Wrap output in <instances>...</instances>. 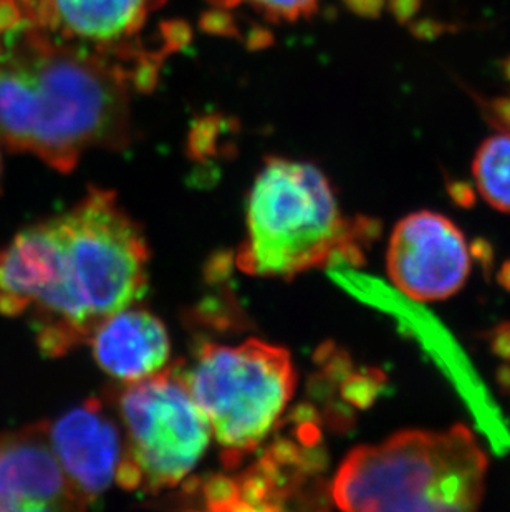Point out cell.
<instances>
[{
  "mask_svg": "<svg viewBox=\"0 0 510 512\" xmlns=\"http://www.w3.org/2000/svg\"><path fill=\"white\" fill-rule=\"evenodd\" d=\"M130 58L68 42L27 17L0 32V143L70 173L93 148L130 143Z\"/></svg>",
  "mask_w": 510,
  "mask_h": 512,
  "instance_id": "obj_1",
  "label": "cell"
},
{
  "mask_svg": "<svg viewBox=\"0 0 510 512\" xmlns=\"http://www.w3.org/2000/svg\"><path fill=\"white\" fill-rule=\"evenodd\" d=\"M53 223L57 274L30 310L42 353L62 357L87 342L106 317L145 295L150 249L140 226L105 189H90Z\"/></svg>",
  "mask_w": 510,
  "mask_h": 512,
  "instance_id": "obj_2",
  "label": "cell"
},
{
  "mask_svg": "<svg viewBox=\"0 0 510 512\" xmlns=\"http://www.w3.org/2000/svg\"><path fill=\"white\" fill-rule=\"evenodd\" d=\"M487 468L486 453L467 426L398 431L380 445L350 451L330 499L343 511H476Z\"/></svg>",
  "mask_w": 510,
  "mask_h": 512,
  "instance_id": "obj_3",
  "label": "cell"
},
{
  "mask_svg": "<svg viewBox=\"0 0 510 512\" xmlns=\"http://www.w3.org/2000/svg\"><path fill=\"white\" fill-rule=\"evenodd\" d=\"M348 242L360 244L355 219L343 218L325 174L308 163L267 158L249 194L239 269L251 276L294 277L330 266Z\"/></svg>",
  "mask_w": 510,
  "mask_h": 512,
  "instance_id": "obj_4",
  "label": "cell"
},
{
  "mask_svg": "<svg viewBox=\"0 0 510 512\" xmlns=\"http://www.w3.org/2000/svg\"><path fill=\"white\" fill-rule=\"evenodd\" d=\"M181 377L231 469L264 443L297 385L290 353L255 339L206 343Z\"/></svg>",
  "mask_w": 510,
  "mask_h": 512,
  "instance_id": "obj_5",
  "label": "cell"
},
{
  "mask_svg": "<svg viewBox=\"0 0 510 512\" xmlns=\"http://www.w3.org/2000/svg\"><path fill=\"white\" fill-rule=\"evenodd\" d=\"M125 450L116 483L128 491L174 488L198 466L211 428L178 367L128 383L118 400Z\"/></svg>",
  "mask_w": 510,
  "mask_h": 512,
  "instance_id": "obj_6",
  "label": "cell"
},
{
  "mask_svg": "<svg viewBox=\"0 0 510 512\" xmlns=\"http://www.w3.org/2000/svg\"><path fill=\"white\" fill-rule=\"evenodd\" d=\"M471 267L464 234L443 214L418 211L393 229L386 271L409 299L436 302L453 297L466 284Z\"/></svg>",
  "mask_w": 510,
  "mask_h": 512,
  "instance_id": "obj_7",
  "label": "cell"
},
{
  "mask_svg": "<svg viewBox=\"0 0 510 512\" xmlns=\"http://www.w3.org/2000/svg\"><path fill=\"white\" fill-rule=\"evenodd\" d=\"M317 411H304V425L297 430L299 440H277L264 458L237 478L214 476L203 488L204 501L211 509H267L287 508L294 496L307 489L317 474L327 466V455L320 446V430L313 425Z\"/></svg>",
  "mask_w": 510,
  "mask_h": 512,
  "instance_id": "obj_8",
  "label": "cell"
},
{
  "mask_svg": "<svg viewBox=\"0 0 510 512\" xmlns=\"http://www.w3.org/2000/svg\"><path fill=\"white\" fill-rule=\"evenodd\" d=\"M87 509L53 453L49 423L0 435V512Z\"/></svg>",
  "mask_w": 510,
  "mask_h": 512,
  "instance_id": "obj_9",
  "label": "cell"
},
{
  "mask_svg": "<svg viewBox=\"0 0 510 512\" xmlns=\"http://www.w3.org/2000/svg\"><path fill=\"white\" fill-rule=\"evenodd\" d=\"M53 453L85 506H92L116 483L125 436L120 421L97 398L49 423Z\"/></svg>",
  "mask_w": 510,
  "mask_h": 512,
  "instance_id": "obj_10",
  "label": "cell"
},
{
  "mask_svg": "<svg viewBox=\"0 0 510 512\" xmlns=\"http://www.w3.org/2000/svg\"><path fill=\"white\" fill-rule=\"evenodd\" d=\"M166 0H34L24 5L34 24L68 42L111 50L135 42Z\"/></svg>",
  "mask_w": 510,
  "mask_h": 512,
  "instance_id": "obj_11",
  "label": "cell"
},
{
  "mask_svg": "<svg viewBox=\"0 0 510 512\" xmlns=\"http://www.w3.org/2000/svg\"><path fill=\"white\" fill-rule=\"evenodd\" d=\"M93 357L121 382L135 383L166 368L171 343L163 322L143 309H126L103 320L90 335Z\"/></svg>",
  "mask_w": 510,
  "mask_h": 512,
  "instance_id": "obj_12",
  "label": "cell"
},
{
  "mask_svg": "<svg viewBox=\"0 0 510 512\" xmlns=\"http://www.w3.org/2000/svg\"><path fill=\"white\" fill-rule=\"evenodd\" d=\"M58 236L53 219L19 232L0 251V314H27L52 287Z\"/></svg>",
  "mask_w": 510,
  "mask_h": 512,
  "instance_id": "obj_13",
  "label": "cell"
},
{
  "mask_svg": "<svg viewBox=\"0 0 510 512\" xmlns=\"http://www.w3.org/2000/svg\"><path fill=\"white\" fill-rule=\"evenodd\" d=\"M472 174L484 201L510 214V131L482 143L472 163Z\"/></svg>",
  "mask_w": 510,
  "mask_h": 512,
  "instance_id": "obj_14",
  "label": "cell"
},
{
  "mask_svg": "<svg viewBox=\"0 0 510 512\" xmlns=\"http://www.w3.org/2000/svg\"><path fill=\"white\" fill-rule=\"evenodd\" d=\"M211 4L221 10L247 4L270 22H295L310 17L317 10L318 0H211Z\"/></svg>",
  "mask_w": 510,
  "mask_h": 512,
  "instance_id": "obj_15",
  "label": "cell"
},
{
  "mask_svg": "<svg viewBox=\"0 0 510 512\" xmlns=\"http://www.w3.org/2000/svg\"><path fill=\"white\" fill-rule=\"evenodd\" d=\"M386 385L385 373L378 368H368L363 373L348 375L342 383V397L350 405L366 410L375 403L381 390Z\"/></svg>",
  "mask_w": 510,
  "mask_h": 512,
  "instance_id": "obj_16",
  "label": "cell"
},
{
  "mask_svg": "<svg viewBox=\"0 0 510 512\" xmlns=\"http://www.w3.org/2000/svg\"><path fill=\"white\" fill-rule=\"evenodd\" d=\"M469 254H471V259L479 262L484 276L489 279L492 269H494V261H496V254H494V247H492L491 242L484 239V237H477L469 246Z\"/></svg>",
  "mask_w": 510,
  "mask_h": 512,
  "instance_id": "obj_17",
  "label": "cell"
},
{
  "mask_svg": "<svg viewBox=\"0 0 510 512\" xmlns=\"http://www.w3.org/2000/svg\"><path fill=\"white\" fill-rule=\"evenodd\" d=\"M489 347L496 357L510 362V322H502L489 332Z\"/></svg>",
  "mask_w": 510,
  "mask_h": 512,
  "instance_id": "obj_18",
  "label": "cell"
},
{
  "mask_svg": "<svg viewBox=\"0 0 510 512\" xmlns=\"http://www.w3.org/2000/svg\"><path fill=\"white\" fill-rule=\"evenodd\" d=\"M446 189H448L449 198L453 199L456 206L462 209L474 208L477 196L471 184L466 181H448Z\"/></svg>",
  "mask_w": 510,
  "mask_h": 512,
  "instance_id": "obj_19",
  "label": "cell"
},
{
  "mask_svg": "<svg viewBox=\"0 0 510 512\" xmlns=\"http://www.w3.org/2000/svg\"><path fill=\"white\" fill-rule=\"evenodd\" d=\"M487 115L491 120V125L496 126L499 130H509L510 128V98H501L487 108Z\"/></svg>",
  "mask_w": 510,
  "mask_h": 512,
  "instance_id": "obj_20",
  "label": "cell"
},
{
  "mask_svg": "<svg viewBox=\"0 0 510 512\" xmlns=\"http://www.w3.org/2000/svg\"><path fill=\"white\" fill-rule=\"evenodd\" d=\"M421 0H390L391 12L400 22H409L418 12Z\"/></svg>",
  "mask_w": 510,
  "mask_h": 512,
  "instance_id": "obj_21",
  "label": "cell"
},
{
  "mask_svg": "<svg viewBox=\"0 0 510 512\" xmlns=\"http://www.w3.org/2000/svg\"><path fill=\"white\" fill-rule=\"evenodd\" d=\"M350 9L363 17H378L385 9L386 0H345Z\"/></svg>",
  "mask_w": 510,
  "mask_h": 512,
  "instance_id": "obj_22",
  "label": "cell"
},
{
  "mask_svg": "<svg viewBox=\"0 0 510 512\" xmlns=\"http://www.w3.org/2000/svg\"><path fill=\"white\" fill-rule=\"evenodd\" d=\"M497 385L510 397V365H501L496 372Z\"/></svg>",
  "mask_w": 510,
  "mask_h": 512,
  "instance_id": "obj_23",
  "label": "cell"
},
{
  "mask_svg": "<svg viewBox=\"0 0 510 512\" xmlns=\"http://www.w3.org/2000/svg\"><path fill=\"white\" fill-rule=\"evenodd\" d=\"M497 284L501 285L502 289L510 292V259L502 262L501 269L497 272Z\"/></svg>",
  "mask_w": 510,
  "mask_h": 512,
  "instance_id": "obj_24",
  "label": "cell"
},
{
  "mask_svg": "<svg viewBox=\"0 0 510 512\" xmlns=\"http://www.w3.org/2000/svg\"><path fill=\"white\" fill-rule=\"evenodd\" d=\"M506 75H507V78H509V80H510V58H507V62H506Z\"/></svg>",
  "mask_w": 510,
  "mask_h": 512,
  "instance_id": "obj_25",
  "label": "cell"
},
{
  "mask_svg": "<svg viewBox=\"0 0 510 512\" xmlns=\"http://www.w3.org/2000/svg\"><path fill=\"white\" fill-rule=\"evenodd\" d=\"M0 176H2V160H0Z\"/></svg>",
  "mask_w": 510,
  "mask_h": 512,
  "instance_id": "obj_26",
  "label": "cell"
},
{
  "mask_svg": "<svg viewBox=\"0 0 510 512\" xmlns=\"http://www.w3.org/2000/svg\"><path fill=\"white\" fill-rule=\"evenodd\" d=\"M20 2H24V4H29L30 0H20Z\"/></svg>",
  "mask_w": 510,
  "mask_h": 512,
  "instance_id": "obj_27",
  "label": "cell"
}]
</instances>
